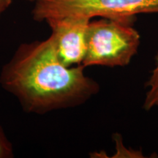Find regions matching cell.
<instances>
[{
    "label": "cell",
    "mask_w": 158,
    "mask_h": 158,
    "mask_svg": "<svg viewBox=\"0 0 158 158\" xmlns=\"http://www.w3.org/2000/svg\"><path fill=\"white\" fill-rule=\"evenodd\" d=\"M81 64L67 67L57 56L51 36L23 43L0 72V84L27 113L45 114L80 106L100 86Z\"/></svg>",
    "instance_id": "6da1fadb"
},
{
    "label": "cell",
    "mask_w": 158,
    "mask_h": 158,
    "mask_svg": "<svg viewBox=\"0 0 158 158\" xmlns=\"http://www.w3.org/2000/svg\"><path fill=\"white\" fill-rule=\"evenodd\" d=\"M135 19L101 18L90 21L86 31V51L81 63L84 68L127 65L137 54L140 35L133 27Z\"/></svg>",
    "instance_id": "7a4b0ae2"
},
{
    "label": "cell",
    "mask_w": 158,
    "mask_h": 158,
    "mask_svg": "<svg viewBox=\"0 0 158 158\" xmlns=\"http://www.w3.org/2000/svg\"><path fill=\"white\" fill-rule=\"evenodd\" d=\"M140 13H158V0H40L35 2L32 16L42 22L71 15L135 19Z\"/></svg>",
    "instance_id": "3957f363"
},
{
    "label": "cell",
    "mask_w": 158,
    "mask_h": 158,
    "mask_svg": "<svg viewBox=\"0 0 158 158\" xmlns=\"http://www.w3.org/2000/svg\"><path fill=\"white\" fill-rule=\"evenodd\" d=\"M90 19L71 15L47 20L57 56L67 67L80 65L86 51V31Z\"/></svg>",
    "instance_id": "277c9868"
},
{
    "label": "cell",
    "mask_w": 158,
    "mask_h": 158,
    "mask_svg": "<svg viewBox=\"0 0 158 158\" xmlns=\"http://www.w3.org/2000/svg\"><path fill=\"white\" fill-rule=\"evenodd\" d=\"M155 67L147 83L148 91L146 94L143 108L149 110L158 103V52L155 58Z\"/></svg>",
    "instance_id": "5b68a950"
},
{
    "label": "cell",
    "mask_w": 158,
    "mask_h": 158,
    "mask_svg": "<svg viewBox=\"0 0 158 158\" xmlns=\"http://www.w3.org/2000/svg\"><path fill=\"white\" fill-rule=\"evenodd\" d=\"M13 155L14 153L12 143L0 124V158H11Z\"/></svg>",
    "instance_id": "8992f818"
},
{
    "label": "cell",
    "mask_w": 158,
    "mask_h": 158,
    "mask_svg": "<svg viewBox=\"0 0 158 158\" xmlns=\"http://www.w3.org/2000/svg\"><path fill=\"white\" fill-rule=\"evenodd\" d=\"M12 4V0H0V19L5 12L9 8Z\"/></svg>",
    "instance_id": "52a82bcc"
},
{
    "label": "cell",
    "mask_w": 158,
    "mask_h": 158,
    "mask_svg": "<svg viewBox=\"0 0 158 158\" xmlns=\"http://www.w3.org/2000/svg\"><path fill=\"white\" fill-rule=\"evenodd\" d=\"M30 1H35V2H37V1H40V0H30Z\"/></svg>",
    "instance_id": "ba28073f"
},
{
    "label": "cell",
    "mask_w": 158,
    "mask_h": 158,
    "mask_svg": "<svg viewBox=\"0 0 158 158\" xmlns=\"http://www.w3.org/2000/svg\"><path fill=\"white\" fill-rule=\"evenodd\" d=\"M157 106H158V103H157Z\"/></svg>",
    "instance_id": "9c48e42d"
}]
</instances>
